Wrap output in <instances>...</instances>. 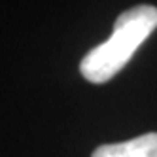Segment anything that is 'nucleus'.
I'll list each match as a JSON object with an SVG mask.
<instances>
[{"mask_svg":"<svg viewBox=\"0 0 157 157\" xmlns=\"http://www.w3.org/2000/svg\"><path fill=\"white\" fill-rule=\"evenodd\" d=\"M91 157H157V132H146L119 144H102Z\"/></svg>","mask_w":157,"mask_h":157,"instance_id":"f03ea898","label":"nucleus"},{"mask_svg":"<svg viewBox=\"0 0 157 157\" xmlns=\"http://www.w3.org/2000/svg\"><path fill=\"white\" fill-rule=\"evenodd\" d=\"M157 29V8L150 4L134 6L123 12L114 25L112 36L95 46L80 63V72L87 82L104 83L110 82L131 57L142 42Z\"/></svg>","mask_w":157,"mask_h":157,"instance_id":"f257e3e1","label":"nucleus"}]
</instances>
